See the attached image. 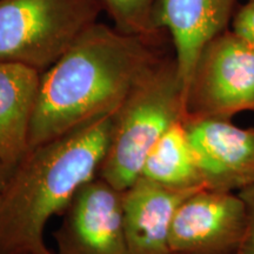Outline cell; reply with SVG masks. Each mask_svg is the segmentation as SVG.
I'll return each instance as SVG.
<instances>
[{
	"instance_id": "1",
	"label": "cell",
	"mask_w": 254,
	"mask_h": 254,
	"mask_svg": "<svg viewBox=\"0 0 254 254\" xmlns=\"http://www.w3.org/2000/svg\"><path fill=\"white\" fill-rule=\"evenodd\" d=\"M153 38L95 23L41 73L30 148L116 112L164 58Z\"/></svg>"
},
{
	"instance_id": "2",
	"label": "cell",
	"mask_w": 254,
	"mask_h": 254,
	"mask_svg": "<svg viewBox=\"0 0 254 254\" xmlns=\"http://www.w3.org/2000/svg\"><path fill=\"white\" fill-rule=\"evenodd\" d=\"M113 114L27 151L0 200V252L53 254L44 241L45 228L99 176Z\"/></svg>"
},
{
	"instance_id": "3",
	"label": "cell",
	"mask_w": 254,
	"mask_h": 254,
	"mask_svg": "<svg viewBox=\"0 0 254 254\" xmlns=\"http://www.w3.org/2000/svg\"><path fill=\"white\" fill-rule=\"evenodd\" d=\"M185 118V88L174 57H164L113 114L99 177L119 190L140 178L153 146Z\"/></svg>"
},
{
	"instance_id": "4",
	"label": "cell",
	"mask_w": 254,
	"mask_h": 254,
	"mask_svg": "<svg viewBox=\"0 0 254 254\" xmlns=\"http://www.w3.org/2000/svg\"><path fill=\"white\" fill-rule=\"evenodd\" d=\"M105 9L103 0H0V62L43 73Z\"/></svg>"
},
{
	"instance_id": "5",
	"label": "cell",
	"mask_w": 254,
	"mask_h": 254,
	"mask_svg": "<svg viewBox=\"0 0 254 254\" xmlns=\"http://www.w3.org/2000/svg\"><path fill=\"white\" fill-rule=\"evenodd\" d=\"M243 112H254V47L227 28L200 52L185 92V118L233 120Z\"/></svg>"
},
{
	"instance_id": "6",
	"label": "cell",
	"mask_w": 254,
	"mask_h": 254,
	"mask_svg": "<svg viewBox=\"0 0 254 254\" xmlns=\"http://www.w3.org/2000/svg\"><path fill=\"white\" fill-rule=\"evenodd\" d=\"M57 254H131L123 217V190L98 176L82 186L62 214Z\"/></svg>"
},
{
	"instance_id": "7",
	"label": "cell",
	"mask_w": 254,
	"mask_h": 254,
	"mask_svg": "<svg viewBox=\"0 0 254 254\" xmlns=\"http://www.w3.org/2000/svg\"><path fill=\"white\" fill-rule=\"evenodd\" d=\"M246 224L237 192L201 189L184 200L168 238L171 254H234Z\"/></svg>"
},
{
	"instance_id": "8",
	"label": "cell",
	"mask_w": 254,
	"mask_h": 254,
	"mask_svg": "<svg viewBox=\"0 0 254 254\" xmlns=\"http://www.w3.org/2000/svg\"><path fill=\"white\" fill-rule=\"evenodd\" d=\"M184 125L206 189L238 193L254 185V128L220 118H185Z\"/></svg>"
},
{
	"instance_id": "9",
	"label": "cell",
	"mask_w": 254,
	"mask_h": 254,
	"mask_svg": "<svg viewBox=\"0 0 254 254\" xmlns=\"http://www.w3.org/2000/svg\"><path fill=\"white\" fill-rule=\"evenodd\" d=\"M237 0H155L151 25L154 33L166 30L172 38L178 72L184 88L204 46L227 30Z\"/></svg>"
},
{
	"instance_id": "10",
	"label": "cell",
	"mask_w": 254,
	"mask_h": 254,
	"mask_svg": "<svg viewBox=\"0 0 254 254\" xmlns=\"http://www.w3.org/2000/svg\"><path fill=\"white\" fill-rule=\"evenodd\" d=\"M201 189H173L139 178L123 190L124 228L131 254H171L168 238L177 209Z\"/></svg>"
},
{
	"instance_id": "11",
	"label": "cell",
	"mask_w": 254,
	"mask_h": 254,
	"mask_svg": "<svg viewBox=\"0 0 254 254\" xmlns=\"http://www.w3.org/2000/svg\"><path fill=\"white\" fill-rule=\"evenodd\" d=\"M41 73L0 62V160L14 168L30 150V131Z\"/></svg>"
},
{
	"instance_id": "12",
	"label": "cell",
	"mask_w": 254,
	"mask_h": 254,
	"mask_svg": "<svg viewBox=\"0 0 254 254\" xmlns=\"http://www.w3.org/2000/svg\"><path fill=\"white\" fill-rule=\"evenodd\" d=\"M140 178L173 189L205 187L184 120L171 126L153 146L142 166Z\"/></svg>"
},
{
	"instance_id": "13",
	"label": "cell",
	"mask_w": 254,
	"mask_h": 254,
	"mask_svg": "<svg viewBox=\"0 0 254 254\" xmlns=\"http://www.w3.org/2000/svg\"><path fill=\"white\" fill-rule=\"evenodd\" d=\"M116 27L124 33L147 38L158 36L152 30L151 14L155 0H103Z\"/></svg>"
},
{
	"instance_id": "14",
	"label": "cell",
	"mask_w": 254,
	"mask_h": 254,
	"mask_svg": "<svg viewBox=\"0 0 254 254\" xmlns=\"http://www.w3.org/2000/svg\"><path fill=\"white\" fill-rule=\"evenodd\" d=\"M230 30L254 47V0H247L245 4L236 8Z\"/></svg>"
},
{
	"instance_id": "15",
	"label": "cell",
	"mask_w": 254,
	"mask_h": 254,
	"mask_svg": "<svg viewBox=\"0 0 254 254\" xmlns=\"http://www.w3.org/2000/svg\"><path fill=\"white\" fill-rule=\"evenodd\" d=\"M238 193L245 201L246 224L243 238L234 254H254V185Z\"/></svg>"
},
{
	"instance_id": "16",
	"label": "cell",
	"mask_w": 254,
	"mask_h": 254,
	"mask_svg": "<svg viewBox=\"0 0 254 254\" xmlns=\"http://www.w3.org/2000/svg\"><path fill=\"white\" fill-rule=\"evenodd\" d=\"M12 171H13V168L6 166V165L0 160V200H1V196L4 194V190L8 183L9 177H11Z\"/></svg>"
},
{
	"instance_id": "17",
	"label": "cell",
	"mask_w": 254,
	"mask_h": 254,
	"mask_svg": "<svg viewBox=\"0 0 254 254\" xmlns=\"http://www.w3.org/2000/svg\"><path fill=\"white\" fill-rule=\"evenodd\" d=\"M0 254H31V253H25V252H0Z\"/></svg>"
}]
</instances>
